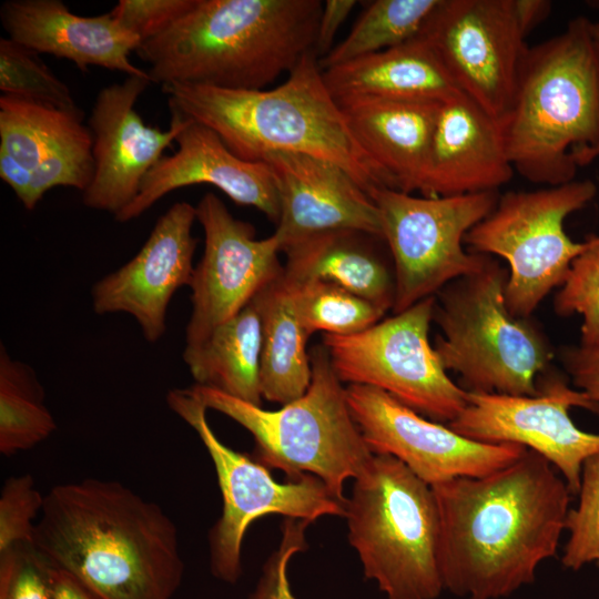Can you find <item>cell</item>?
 Wrapping results in <instances>:
<instances>
[{
  "mask_svg": "<svg viewBox=\"0 0 599 599\" xmlns=\"http://www.w3.org/2000/svg\"><path fill=\"white\" fill-rule=\"evenodd\" d=\"M32 544L101 599H174L184 576L174 521L116 480L52 487Z\"/></svg>",
  "mask_w": 599,
  "mask_h": 599,
  "instance_id": "obj_2",
  "label": "cell"
},
{
  "mask_svg": "<svg viewBox=\"0 0 599 599\" xmlns=\"http://www.w3.org/2000/svg\"><path fill=\"white\" fill-rule=\"evenodd\" d=\"M262 316V398L285 405L303 396L312 379L311 355L295 303V283L285 270L254 297Z\"/></svg>",
  "mask_w": 599,
  "mask_h": 599,
  "instance_id": "obj_26",
  "label": "cell"
},
{
  "mask_svg": "<svg viewBox=\"0 0 599 599\" xmlns=\"http://www.w3.org/2000/svg\"><path fill=\"white\" fill-rule=\"evenodd\" d=\"M514 172L498 120L465 94L440 104L418 190L422 196L497 191Z\"/></svg>",
  "mask_w": 599,
  "mask_h": 599,
  "instance_id": "obj_21",
  "label": "cell"
},
{
  "mask_svg": "<svg viewBox=\"0 0 599 599\" xmlns=\"http://www.w3.org/2000/svg\"><path fill=\"white\" fill-rule=\"evenodd\" d=\"M262 316L253 298L200 345L185 347L183 361L196 385L261 406Z\"/></svg>",
  "mask_w": 599,
  "mask_h": 599,
  "instance_id": "obj_27",
  "label": "cell"
},
{
  "mask_svg": "<svg viewBox=\"0 0 599 599\" xmlns=\"http://www.w3.org/2000/svg\"><path fill=\"white\" fill-rule=\"evenodd\" d=\"M0 177L11 187L22 204L29 192L31 171L7 154L0 153Z\"/></svg>",
  "mask_w": 599,
  "mask_h": 599,
  "instance_id": "obj_42",
  "label": "cell"
},
{
  "mask_svg": "<svg viewBox=\"0 0 599 599\" xmlns=\"http://www.w3.org/2000/svg\"><path fill=\"white\" fill-rule=\"evenodd\" d=\"M336 102L355 98L444 102L464 94L420 38L323 70Z\"/></svg>",
  "mask_w": 599,
  "mask_h": 599,
  "instance_id": "obj_24",
  "label": "cell"
},
{
  "mask_svg": "<svg viewBox=\"0 0 599 599\" xmlns=\"http://www.w3.org/2000/svg\"><path fill=\"white\" fill-rule=\"evenodd\" d=\"M150 83V77L129 75L98 93L89 118L94 173L82 192L87 207L115 217L136 197L145 175L189 123L172 108L167 130L144 123L134 106Z\"/></svg>",
  "mask_w": 599,
  "mask_h": 599,
  "instance_id": "obj_17",
  "label": "cell"
},
{
  "mask_svg": "<svg viewBox=\"0 0 599 599\" xmlns=\"http://www.w3.org/2000/svg\"><path fill=\"white\" fill-rule=\"evenodd\" d=\"M0 91L83 118L70 88L40 54L8 37L0 39Z\"/></svg>",
  "mask_w": 599,
  "mask_h": 599,
  "instance_id": "obj_32",
  "label": "cell"
},
{
  "mask_svg": "<svg viewBox=\"0 0 599 599\" xmlns=\"http://www.w3.org/2000/svg\"><path fill=\"white\" fill-rule=\"evenodd\" d=\"M309 355L307 390L275 410L210 387L195 384L190 388L207 409L230 417L253 436L252 458L256 461L282 470L287 479L312 475L347 501L343 493L346 480L361 475L375 454L352 417L345 387L323 344Z\"/></svg>",
  "mask_w": 599,
  "mask_h": 599,
  "instance_id": "obj_6",
  "label": "cell"
},
{
  "mask_svg": "<svg viewBox=\"0 0 599 599\" xmlns=\"http://www.w3.org/2000/svg\"><path fill=\"white\" fill-rule=\"evenodd\" d=\"M508 271L490 255L483 268L435 295L433 322L441 331L434 348L446 370L468 393L532 396L554 349L529 318L514 316L505 302Z\"/></svg>",
  "mask_w": 599,
  "mask_h": 599,
  "instance_id": "obj_8",
  "label": "cell"
},
{
  "mask_svg": "<svg viewBox=\"0 0 599 599\" xmlns=\"http://www.w3.org/2000/svg\"><path fill=\"white\" fill-rule=\"evenodd\" d=\"M554 309L560 317L580 315L579 345L599 347V235L589 236L588 247L571 263Z\"/></svg>",
  "mask_w": 599,
  "mask_h": 599,
  "instance_id": "obj_33",
  "label": "cell"
},
{
  "mask_svg": "<svg viewBox=\"0 0 599 599\" xmlns=\"http://www.w3.org/2000/svg\"><path fill=\"white\" fill-rule=\"evenodd\" d=\"M195 210L204 251L189 284L192 308L185 347L200 345L284 268L277 236L256 238L254 226L236 219L214 193L204 194Z\"/></svg>",
  "mask_w": 599,
  "mask_h": 599,
  "instance_id": "obj_16",
  "label": "cell"
},
{
  "mask_svg": "<svg viewBox=\"0 0 599 599\" xmlns=\"http://www.w3.org/2000/svg\"><path fill=\"white\" fill-rule=\"evenodd\" d=\"M53 571L32 542L0 551V599H54Z\"/></svg>",
  "mask_w": 599,
  "mask_h": 599,
  "instance_id": "obj_36",
  "label": "cell"
},
{
  "mask_svg": "<svg viewBox=\"0 0 599 599\" xmlns=\"http://www.w3.org/2000/svg\"><path fill=\"white\" fill-rule=\"evenodd\" d=\"M194 3L195 0H120L110 12L143 43L170 29Z\"/></svg>",
  "mask_w": 599,
  "mask_h": 599,
  "instance_id": "obj_39",
  "label": "cell"
},
{
  "mask_svg": "<svg viewBox=\"0 0 599 599\" xmlns=\"http://www.w3.org/2000/svg\"><path fill=\"white\" fill-rule=\"evenodd\" d=\"M54 599H101L71 575L54 568Z\"/></svg>",
  "mask_w": 599,
  "mask_h": 599,
  "instance_id": "obj_43",
  "label": "cell"
},
{
  "mask_svg": "<svg viewBox=\"0 0 599 599\" xmlns=\"http://www.w3.org/2000/svg\"><path fill=\"white\" fill-rule=\"evenodd\" d=\"M576 496L577 506L566 519L561 564L575 571L592 562L599 568V453L585 460Z\"/></svg>",
  "mask_w": 599,
  "mask_h": 599,
  "instance_id": "obj_34",
  "label": "cell"
},
{
  "mask_svg": "<svg viewBox=\"0 0 599 599\" xmlns=\"http://www.w3.org/2000/svg\"><path fill=\"white\" fill-rule=\"evenodd\" d=\"M572 407L599 414V405L586 393L550 377L532 396L468 393L466 407L447 425L476 441L534 450L558 470L576 496L585 460L599 453V434L578 428L569 414Z\"/></svg>",
  "mask_w": 599,
  "mask_h": 599,
  "instance_id": "obj_14",
  "label": "cell"
},
{
  "mask_svg": "<svg viewBox=\"0 0 599 599\" xmlns=\"http://www.w3.org/2000/svg\"><path fill=\"white\" fill-rule=\"evenodd\" d=\"M166 403L192 427L215 468L222 494V515L209 531V561L214 578L233 585L242 575L241 551L250 525L266 515L313 522L321 517H345L346 501L318 478L305 475L276 481L270 469L220 440L209 424L204 404L191 388H174Z\"/></svg>",
  "mask_w": 599,
  "mask_h": 599,
  "instance_id": "obj_10",
  "label": "cell"
},
{
  "mask_svg": "<svg viewBox=\"0 0 599 599\" xmlns=\"http://www.w3.org/2000/svg\"><path fill=\"white\" fill-rule=\"evenodd\" d=\"M518 17L528 33L549 13L550 2L544 0H515Z\"/></svg>",
  "mask_w": 599,
  "mask_h": 599,
  "instance_id": "obj_44",
  "label": "cell"
},
{
  "mask_svg": "<svg viewBox=\"0 0 599 599\" xmlns=\"http://www.w3.org/2000/svg\"><path fill=\"white\" fill-rule=\"evenodd\" d=\"M265 162L276 182L281 251L322 233L353 230L383 238L368 193L339 165L301 153L272 152Z\"/></svg>",
  "mask_w": 599,
  "mask_h": 599,
  "instance_id": "obj_19",
  "label": "cell"
},
{
  "mask_svg": "<svg viewBox=\"0 0 599 599\" xmlns=\"http://www.w3.org/2000/svg\"><path fill=\"white\" fill-rule=\"evenodd\" d=\"M175 143L176 151L163 155L145 175L136 197L114 217L118 222L141 216L160 199L180 187L210 184L233 202L253 206L277 224L278 191L265 162L238 158L213 130L191 119L175 138Z\"/></svg>",
  "mask_w": 599,
  "mask_h": 599,
  "instance_id": "obj_20",
  "label": "cell"
},
{
  "mask_svg": "<svg viewBox=\"0 0 599 599\" xmlns=\"http://www.w3.org/2000/svg\"><path fill=\"white\" fill-rule=\"evenodd\" d=\"M559 356L573 386L599 405V347L565 346Z\"/></svg>",
  "mask_w": 599,
  "mask_h": 599,
  "instance_id": "obj_40",
  "label": "cell"
},
{
  "mask_svg": "<svg viewBox=\"0 0 599 599\" xmlns=\"http://www.w3.org/2000/svg\"><path fill=\"white\" fill-rule=\"evenodd\" d=\"M161 87L169 108L213 130L245 161L261 162L272 152L307 154L339 165L367 193L375 187L392 189L353 136L314 51L271 90L186 83Z\"/></svg>",
  "mask_w": 599,
  "mask_h": 599,
  "instance_id": "obj_4",
  "label": "cell"
},
{
  "mask_svg": "<svg viewBox=\"0 0 599 599\" xmlns=\"http://www.w3.org/2000/svg\"><path fill=\"white\" fill-rule=\"evenodd\" d=\"M322 9L321 0H195L136 53L152 83L264 90L314 51Z\"/></svg>",
  "mask_w": 599,
  "mask_h": 599,
  "instance_id": "obj_3",
  "label": "cell"
},
{
  "mask_svg": "<svg viewBox=\"0 0 599 599\" xmlns=\"http://www.w3.org/2000/svg\"><path fill=\"white\" fill-rule=\"evenodd\" d=\"M354 480L344 518L365 578L387 599L438 598L440 518L432 486L389 455H374Z\"/></svg>",
  "mask_w": 599,
  "mask_h": 599,
  "instance_id": "obj_7",
  "label": "cell"
},
{
  "mask_svg": "<svg viewBox=\"0 0 599 599\" xmlns=\"http://www.w3.org/2000/svg\"><path fill=\"white\" fill-rule=\"evenodd\" d=\"M440 518L444 590L465 599H499L532 583L556 556L570 509L558 470L528 448L480 477L432 486Z\"/></svg>",
  "mask_w": 599,
  "mask_h": 599,
  "instance_id": "obj_1",
  "label": "cell"
},
{
  "mask_svg": "<svg viewBox=\"0 0 599 599\" xmlns=\"http://www.w3.org/2000/svg\"><path fill=\"white\" fill-rule=\"evenodd\" d=\"M368 195L378 209L382 236L393 260V314L483 268L488 255L467 252L463 244L495 209L497 191L427 197L375 187Z\"/></svg>",
  "mask_w": 599,
  "mask_h": 599,
  "instance_id": "obj_11",
  "label": "cell"
},
{
  "mask_svg": "<svg viewBox=\"0 0 599 599\" xmlns=\"http://www.w3.org/2000/svg\"><path fill=\"white\" fill-rule=\"evenodd\" d=\"M596 194L591 180L510 191L466 234L464 243L471 252L498 255L508 263L505 302L514 316L529 318L562 285L571 263L588 247L589 237L583 242L569 237L565 220Z\"/></svg>",
  "mask_w": 599,
  "mask_h": 599,
  "instance_id": "obj_9",
  "label": "cell"
},
{
  "mask_svg": "<svg viewBox=\"0 0 599 599\" xmlns=\"http://www.w3.org/2000/svg\"><path fill=\"white\" fill-rule=\"evenodd\" d=\"M43 502L44 496L30 475L12 476L4 481L0 494V551L32 542Z\"/></svg>",
  "mask_w": 599,
  "mask_h": 599,
  "instance_id": "obj_37",
  "label": "cell"
},
{
  "mask_svg": "<svg viewBox=\"0 0 599 599\" xmlns=\"http://www.w3.org/2000/svg\"><path fill=\"white\" fill-rule=\"evenodd\" d=\"M435 296L351 335H323L342 383L379 388L418 414L449 424L467 395L448 376L429 342Z\"/></svg>",
  "mask_w": 599,
  "mask_h": 599,
  "instance_id": "obj_12",
  "label": "cell"
},
{
  "mask_svg": "<svg viewBox=\"0 0 599 599\" xmlns=\"http://www.w3.org/2000/svg\"><path fill=\"white\" fill-rule=\"evenodd\" d=\"M83 118L35 101L0 95V153L32 171L58 149L91 136Z\"/></svg>",
  "mask_w": 599,
  "mask_h": 599,
  "instance_id": "obj_28",
  "label": "cell"
},
{
  "mask_svg": "<svg viewBox=\"0 0 599 599\" xmlns=\"http://www.w3.org/2000/svg\"><path fill=\"white\" fill-rule=\"evenodd\" d=\"M195 206L176 202L154 224L140 251L118 270L97 281L92 308L99 315H131L149 343L166 333L167 309L174 294L189 286L195 265L192 230Z\"/></svg>",
  "mask_w": 599,
  "mask_h": 599,
  "instance_id": "obj_18",
  "label": "cell"
},
{
  "mask_svg": "<svg viewBox=\"0 0 599 599\" xmlns=\"http://www.w3.org/2000/svg\"><path fill=\"white\" fill-rule=\"evenodd\" d=\"M345 390L352 417L373 454L398 459L430 486L491 474L526 449L469 439L376 387L349 384Z\"/></svg>",
  "mask_w": 599,
  "mask_h": 599,
  "instance_id": "obj_15",
  "label": "cell"
},
{
  "mask_svg": "<svg viewBox=\"0 0 599 599\" xmlns=\"http://www.w3.org/2000/svg\"><path fill=\"white\" fill-rule=\"evenodd\" d=\"M93 173L91 135L58 149L31 171L29 192L22 205L33 211L43 195L55 186L83 192L90 185Z\"/></svg>",
  "mask_w": 599,
  "mask_h": 599,
  "instance_id": "obj_35",
  "label": "cell"
},
{
  "mask_svg": "<svg viewBox=\"0 0 599 599\" xmlns=\"http://www.w3.org/2000/svg\"><path fill=\"white\" fill-rule=\"evenodd\" d=\"M294 283L296 308L309 336L319 331L333 335L359 333L385 315L373 303L334 283L322 280Z\"/></svg>",
  "mask_w": 599,
  "mask_h": 599,
  "instance_id": "obj_31",
  "label": "cell"
},
{
  "mask_svg": "<svg viewBox=\"0 0 599 599\" xmlns=\"http://www.w3.org/2000/svg\"><path fill=\"white\" fill-rule=\"evenodd\" d=\"M377 240L353 230L314 235L283 250L284 270L296 282L334 283L386 313L394 306L395 276L375 246Z\"/></svg>",
  "mask_w": 599,
  "mask_h": 599,
  "instance_id": "obj_25",
  "label": "cell"
},
{
  "mask_svg": "<svg viewBox=\"0 0 599 599\" xmlns=\"http://www.w3.org/2000/svg\"><path fill=\"white\" fill-rule=\"evenodd\" d=\"M501 129L508 158L525 179L561 185L599 144V49L591 20L572 19L528 48Z\"/></svg>",
  "mask_w": 599,
  "mask_h": 599,
  "instance_id": "obj_5",
  "label": "cell"
},
{
  "mask_svg": "<svg viewBox=\"0 0 599 599\" xmlns=\"http://www.w3.org/2000/svg\"><path fill=\"white\" fill-rule=\"evenodd\" d=\"M309 524L284 519L280 545L263 565L254 589L245 599H296L288 579V565L295 554L307 549L305 530Z\"/></svg>",
  "mask_w": 599,
  "mask_h": 599,
  "instance_id": "obj_38",
  "label": "cell"
},
{
  "mask_svg": "<svg viewBox=\"0 0 599 599\" xmlns=\"http://www.w3.org/2000/svg\"><path fill=\"white\" fill-rule=\"evenodd\" d=\"M357 4L355 0H326L318 21L314 52L318 60L333 49L334 38L351 11Z\"/></svg>",
  "mask_w": 599,
  "mask_h": 599,
  "instance_id": "obj_41",
  "label": "cell"
},
{
  "mask_svg": "<svg viewBox=\"0 0 599 599\" xmlns=\"http://www.w3.org/2000/svg\"><path fill=\"white\" fill-rule=\"evenodd\" d=\"M337 103L356 142L392 189L418 191L443 102L355 98Z\"/></svg>",
  "mask_w": 599,
  "mask_h": 599,
  "instance_id": "obj_23",
  "label": "cell"
},
{
  "mask_svg": "<svg viewBox=\"0 0 599 599\" xmlns=\"http://www.w3.org/2000/svg\"><path fill=\"white\" fill-rule=\"evenodd\" d=\"M515 0H440L418 38L459 90L501 122L528 51Z\"/></svg>",
  "mask_w": 599,
  "mask_h": 599,
  "instance_id": "obj_13",
  "label": "cell"
},
{
  "mask_svg": "<svg viewBox=\"0 0 599 599\" xmlns=\"http://www.w3.org/2000/svg\"><path fill=\"white\" fill-rule=\"evenodd\" d=\"M57 423L34 370L0 345V453L12 456L45 440Z\"/></svg>",
  "mask_w": 599,
  "mask_h": 599,
  "instance_id": "obj_29",
  "label": "cell"
},
{
  "mask_svg": "<svg viewBox=\"0 0 599 599\" xmlns=\"http://www.w3.org/2000/svg\"><path fill=\"white\" fill-rule=\"evenodd\" d=\"M440 0H375L346 38L319 60L322 70L416 39Z\"/></svg>",
  "mask_w": 599,
  "mask_h": 599,
  "instance_id": "obj_30",
  "label": "cell"
},
{
  "mask_svg": "<svg viewBox=\"0 0 599 599\" xmlns=\"http://www.w3.org/2000/svg\"><path fill=\"white\" fill-rule=\"evenodd\" d=\"M8 38L35 51L71 61L82 72L90 65L149 77L130 60L141 40L106 12L83 17L61 0H8L0 8Z\"/></svg>",
  "mask_w": 599,
  "mask_h": 599,
  "instance_id": "obj_22",
  "label": "cell"
},
{
  "mask_svg": "<svg viewBox=\"0 0 599 599\" xmlns=\"http://www.w3.org/2000/svg\"><path fill=\"white\" fill-rule=\"evenodd\" d=\"M591 30H592L593 38L599 49V21L598 22L591 21ZM598 158H599V144L590 153L588 158V164H590Z\"/></svg>",
  "mask_w": 599,
  "mask_h": 599,
  "instance_id": "obj_45",
  "label": "cell"
}]
</instances>
